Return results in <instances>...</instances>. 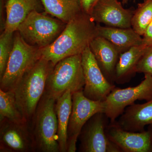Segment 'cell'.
Returning <instances> with one entry per match:
<instances>
[{
  "instance_id": "obj_7",
  "label": "cell",
  "mask_w": 152,
  "mask_h": 152,
  "mask_svg": "<svg viewBox=\"0 0 152 152\" xmlns=\"http://www.w3.org/2000/svg\"><path fill=\"white\" fill-rule=\"evenodd\" d=\"M152 99V76L145 74L143 80L136 86L126 88L115 87L104 101V113L110 122L122 115L128 106L137 100Z\"/></svg>"
},
{
  "instance_id": "obj_17",
  "label": "cell",
  "mask_w": 152,
  "mask_h": 152,
  "mask_svg": "<svg viewBox=\"0 0 152 152\" xmlns=\"http://www.w3.org/2000/svg\"><path fill=\"white\" fill-rule=\"evenodd\" d=\"M148 47L142 44L120 54L115 68V83L124 84L131 80L136 73V66L139 60Z\"/></svg>"
},
{
  "instance_id": "obj_18",
  "label": "cell",
  "mask_w": 152,
  "mask_h": 152,
  "mask_svg": "<svg viewBox=\"0 0 152 152\" xmlns=\"http://www.w3.org/2000/svg\"><path fill=\"white\" fill-rule=\"evenodd\" d=\"M38 0H7L4 31L15 32L29 14L39 8Z\"/></svg>"
},
{
  "instance_id": "obj_10",
  "label": "cell",
  "mask_w": 152,
  "mask_h": 152,
  "mask_svg": "<svg viewBox=\"0 0 152 152\" xmlns=\"http://www.w3.org/2000/svg\"><path fill=\"white\" fill-rule=\"evenodd\" d=\"M82 66L85 81L84 95L92 100L104 101L116 86L106 79L89 46L82 53Z\"/></svg>"
},
{
  "instance_id": "obj_23",
  "label": "cell",
  "mask_w": 152,
  "mask_h": 152,
  "mask_svg": "<svg viewBox=\"0 0 152 152\" xmlns=\"http://www.w3.org/2000/svg\"><path fill=\"white\" fill-rule=\"evenodd\" d=\"M14 33L4 31L0 37V78L5 72L12 49Z\"/></svg>"
},
{
  "instance_id": "obj_15",
  "label": "cell",
  "mask_w": 152,
  "mask_h": 152,
  "mask_svg": "<svg viewBox=\"0 0 152 152\" xmlns=\"http://www.w3.org/2000/svg\"><path fill=\"white\" fill-rule=\"evenodd\" d=\"M116 122L125 130L145 131L146 126L152 124V99L144 104L128 106Z\"/></svg>"
},
{
  "instance_id": "obj_14",
  "label": "cell",
  "mask_w": 152,
  "mask_h": 152,
  "mask_svg": "<svg viewBox=\"0 0 152 152\" xmlns=\"http://www.w3.org/2000/svg\"><path fill=\"white\" fill-rule=\"evenodd\" d=\"M89 47L106 79L115 85V68L121 54L118 49L100 36H97L92 41Z\"/></svg>"
},
{
  "instance_id": "obj_25",
  "label": "cell",
  "mask_w": 152,
  "mask_h": 152,
  "mask_svg": "<svg viewBox=\"0 0 152 152\" xmlns=\"http://www.w3.org/2000/svg\"><path fill=\"white\" fill-rule=\"evenodd\" d=\"M142 37V45L147 47L152 46V20L147 27Z\"/></svg>"
},
{
  "instance_id": "obj_24",
  "label": "cell",
  "mask_w": 152,
  "mask_h": 152,
  "mask_svg": "<svg viewBox=\"0 0 152 152\" xmlns=\"http://www.w3.org/2000/svg\"><path fill=\"white\" fill-rule=\"evenodd\" d=\"M136 73L148 74L152 76V46L149 47L141 57L136 66Z\"/></svg>"
},
{
  "instance_id": "obj_26",
  "label": "cell",
  "mask_w": 152,
  "mask_h": 152,
  "mask_svg": "<svg viewBox=\"0 0 152 152\" xmlns=\"http://www.w3.org/2000/svg\"><path fill=\"white\" fill-rule=\"evenodd\" d=\"M97 0H79L82 12L89 15Z\"/></svg>"
},
{
  "instance_id": "obj_19",
  "label": "cell",
  "mask_w": 152,
  "mask_h": 152,
  "mask_svg": "<svg viewBox=\"0 0 152 152\" xmlns=\"http://www.w3.org/2000/svg\"><path fill=\"white\" fill-rule=\"evenodd\" d=\"M72 93L69 90L58 98L56 102L58 141L60 152H67L68 128L72 105Z\"/></svg>"
},
{
  "instance_id": "obj_1",
  "label": "cell",
  "mask_w": 152,
  "mask_h": 152,
  "mask_svg": "<svg viewBox=\"0 0 152 152\" xmlns=\"http://www.w3.org/2000/svg\"><path fill=\"white\" fill-rule=\"evenodd\" d=\"M97 36V24L89 14L82 12L66 24L52 43L41 48L42 57L55 66L66 58L82 54Z\"/></svg>"
},
{
  "instance_id": "obj_28",
  "label": "cell",
  "mask_w": 152,
  "mask_h": 152,
  "mask_svg": "<svg viewBox=\"0 0 152 152\" xmlns=\"http://www.w3.org/2000/svg\"></svg>"
},
{
  "instance_id": "obj_3",
  "label": "cell",
  "mask_w": 152,
  "mask_h": 152,
  "mask_svg": "<svg viewBox=\"0 0 152 152\" xmlns=\"http://www.w3.org/2000/svg\"><path fill=\"white\" fill-rule=\"evenodd\" d=\"M56 102V98L45 92L33 116L32 132L38 151L60 152Z\"/></svg>"
},
{
  "instance_id": "obj_12",
  "label": "cell",
  "mask_w": 152,
  "mask_h": 152,
  "mask_svg": "<svg viewBox=\"0 0 152 152\" xmlns=\"http://www.w3.org/2000/svg\"><path fill=\"white\" fill-rule=\"evenodd\" d=\"M1 122V151L28 152L37 151L32 130L27 124L4 119Z\"/></svg>"
},
{
  "instance_id": "obj_27",
  "label": "cell",
  "mask_w": 152,
  "mask_h": 152,
  "mask_svg": "<svg viewBox=\"0 0 152 152\" xmlns=\"http://www.w3.org/2000/svg\"><path fill=\"white\" fill-rule=\"evenodd\" d=\"M129 1V0H122V3L123 4H127Z\"/></svg>"
},
{
  "instance_id": "obj_13",
  "label": "cell",
  "mask_w": 152,
  "mask_h": 152,
  "mask_svg": "<svg viewBox=\"0 0 152 152\" xmlns=\"http://www.w3.org/2000/svg\"><path fill=\"white\" fill-rule=\"evenodd\" d=\"M134 10L124 8L118 0H97L89 15L95 22L107 26L129 28Z\"/></svg>"
},
{
  "instance_id": "obj_4",
  "label": "cell",
  "mask_w": 152,
  "mask_h": 152,
  "mask_svg": "<svg viewBox=\"0 0 152 152\" xmlns=\"http://www.w3.org/2000/svg\"><path fill=\"white\" fill-rule=\"evenodd\" d=\"M85 84L82 54L67 57L56 65L47 79L45 92L57 99L66 91L83 90Z\"/></svg>"
},
{
  "instance_id": "obj_5",
  "label": "cell",
  "mask_w": 152,
  "mask_h": 152,
  "mask_svg": "<svg viewBox=\"0 0 152 152\" xmlns=\"http://www.w3.org/2000/svg\"><path fill=\"white\" fill-rule=\"evenodd\" d=\"M40 49L28 44L18 32L14 37L12 49L5 72L0 78V89L5 91L12 90L41 58Z\"/></svg>"
},
{
  "instance_id": "obj_2",
  "label": "cell",
  "mask_w": 152,
  "mask_h": 152,
  "mask_svg": "<svg viewBox=\"0 0 152 152\" xmlns=\"http://www.w3.org/2000/svg\"><path fill=\"white\" fill-rule=\"evenodd\" d=\"M54 66L41 57L12 90L18 107L28 122L32 119L45 91L48 77Z\"/></svg>"
},
{
  "instance_id": "obj_11",
  "label": "cell",
  "mask_w": 152,
  "mask_h": 152,
  "mask_svg": "<svg viewBox=\"0 0 152 152\" xmlns=\"http://www.w3.org/2000/svg\"><path fill=\"white\" fill-rule=\"evenodd\" d=\"M106 132L121 152H152V124L149 125L147 130L132 132L124 129L116 121L110 122Z\"/></svg>"
},
{
  "instance_id": "obj_21",
  "label": "cell",
  "mask_w": 152,
  "mask_h": 152,
  "mask_svg": "<svg viewBox=\"0 0 152 152\" xmlns=\"http://www.w3.org/2000/svg\"><path fill=\"white\" fill-rule=\"evenodd\" d=\"M4 119L17 124L28 123L18 107L13 91L0 89V121Z\"/></svg>"
},
{
  "instance_id": "obj_16",
  "label": "cell",
  "mask_w": 152,
  "mask_h": 152,
  "mask_svg": "<svg viewBox=\"0 0 152 152\" xmlns=\"http://www.w3.org/2000/svg\"><path fill=\"white\" fill-rule=\"evenodd\" d=\"M97 27L98 36L102 37L110 41L118 49L121 53L132 47L142 44L141 36L136 32L132 27L102 26L99 24H97Z\"/></svg>"
},
{
  "instance_id": "obj_8",
  "label": "cell",
  "mask_w": 152,
  "mask_h": 152,
  "mask_svg": "<svg viewBox=\"0 0 152 152\" xmlns=\"http://www.w3.org/2000/svg\"><path fill=\"white\" fill-rule=\"evenodd\" d=\"M72 105L68 128L67 152H75L81 132L88 121L95 114L104 113V101L86 97L83 90L72 94Z\"/></svg>"
},
{
  "instance_id": "obj_9",
  "label": "cell",
  "mask_w": 152,
  "mask_h": 152,
  "mask_svg": "<svg viewBox=\"0 0 152 152\" xmlns=\"http://www.w3.org/2000/svg\"><path fill=\"white\" fill-rule=\"evenodd\" d=\"M110 123L104 113H97L93 116L84 125L79 136V151L121 152L106 134V128Z\"/></svg>"
},
{
  "instance_id": "obj_22",
  "label": "cell",
  "mask_w": 152,
  "mask_h": 152,
  "mask_svg": "<svg viewBox=\"0 0 152 152\" xmlns=\"http://www.w3.org/2000/svg\"><path fill=\"white\" fill-rule=\"evenodd\" d=\"M152 20V0H144L139 3L132 20V27L140 35H143Z\"/></svg>"
},
{
  "instance_id": "obj_6",
  "label": "cell",
  "mask_w": 152,
  "mask_h": 152,
  "mask_svg": "<svg viewBox=\"0 0 152 152\" xmlns=\"http://www.w3.org/2000/svg\"><path fill=\"white\" fill-rule=\"evenodd\" d=\"M64 23L34 10L29 14L17 31L28 44L42 48L60 35L65 27Z\"/></svg>"
},
{
  "instance_id": "obj_20",
  "label": "cell",
  "mask_w": 152,
  "mask_h": 152,
  "mask_svg": "<svg viewBox=\"0 0 152 152\" xmlns=\"http://www.w3.org/2000/svg\"><path fill=\"white\" fill-rule=\"evenodd\" d=\"M46 12L66 24L82 12L79 0H41Z\"/></svg>"
}]
</instances>
